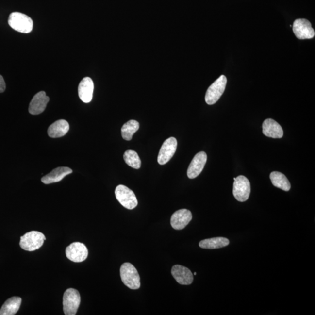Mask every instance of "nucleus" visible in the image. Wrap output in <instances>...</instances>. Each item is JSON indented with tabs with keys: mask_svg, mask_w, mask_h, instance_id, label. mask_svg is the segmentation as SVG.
<instances>
[{
	"mask_svg": "<svg viewBox=\"0 0 315 315\" xmlns=\"http://www.w3.org/2000/svg\"><path fill=\"white\" fill-rule=\"evenodd\" d=\"M196 274H197V273H196V272L194 273V275H195V276L196 275Z\"/></svg>",
	"mask_w": 315,
	"mask_h": 315,
	"instance_id": "25",
	"label": "nucleus"
},
{
	"mask_svg": "<svg viewBox=\"0 0 315 315\" xmlns=\"http://www.w3.org/2000/svg\"><path fill=\"white\" fill-rule=\"evenodd\" d=\"M230 241L224 237H216L203 240L199 243V247L206 249H216L229 245Z\"/></svg>",
	"mask_w": 315,
	"mask_h": 315,
	"instance_id": "20",
	"label": "nucleus"
},
{
	"mask_svg": "<svg viewBox=\"0 0 315 315\" xmlns=\"http://www.w3.org/2000/svg\"><path fill=\"white\" fill-rule=\"evenodd\" d=\"M49 102V98L46 95L45 92H38L31 100L29 107V112L33 115L42 114L45 111Z\"/></svg>",
	"mask_w": 315,
	"mask_h": 315,
	"instance_id": "14",
	"label": "nucleus"
},
{
	"mask_svg": "<svg viewBox=\"0 0 315 315\" xmlns=\"http://www.w3.org/2000/svg\"><path fill=\"white\" fill-rule=\"evenodd\" d=\"M66 254L71 261L80 263L85 261L87 258L88 250L83 243L74 242L66 248Z\"/></svg>",
	"mask_w": 315,
	"mask_h": 315,
	"instance_id": "8",
	"label": "nucleus"
},
{
	"mask_svg": "<svg viewBox=\"0 0 315 315\" xmlns=\"http://www.w3.org/2000/svg\"><path fill=\"white\" fill-rule=\"evenodd\" d=\"M117 200L124 207L133 210L137 206L138 201L134 193L124 185H118L115 189Z\"/></svg>",
	"mask_w": 315,
	"mask_h": 315,
	"instance_id": "6",
	"label": "nucleus"
},
{
	"mask_svg": "<svg viewBox=\"0 0 315 315\" xmlns=\"http://www.w3.org/2000/svg\"><path fill=\"white\" fill-rule=\"evenodd\" d=\"M70 126L67 121L59 120L55 121L49 127L48 131L49 136L51 138H60L67 133Z\"/></svg>",
	"mask_w": 315,
	"mask_h": 315,
	"instance_id": "18",
	"label": "nucleus"
},
{
	"mask_svg": "<svg viewBox=\"0 0 315 315\" xmlns=\"http://www.w3.org/2000/svg\"><path fill=\"white\" fill-rule=\"evenodd\" d=\"M172 275L179 284L190 285L193 282V274L189 268L181 265H173L171 270Z\"/></svg>",
	"mask_w": 315,
	"mask_h": 315,
	"instance_id": "13",
	"label": "nucleus"
},
{
	"mask_svg": "<svg viewBox=\"0 0 315 315\" xmlns=\"http://www.w3.org/2000/svg\"><path fill=\"white\" fill-rule=\"evenodd\" d=\"M22 299L18 297L10 298L2 306L0 315H14L18 311L21 306Z\"/></svg>",
	"mask_w": 315,
	"mask_h": 315,
	"instance_id": "19",
	"label": "nucleus"
},
{
	"mask_svg": "<svg viewBox=\"0 0 315 315\" xmlns=\"http://www.w3.org/2000/svg\"><path fill=\"white\" fill-rule=\"evenodd\" d=\"M192 214L190 210L181 209L173 214L170 218V224L173 229L182 230L192 221Z\"/></svg>",
	"mask_w": 315,
	"mask_h": 315,
	"instance_id": "12",
	"label": "nucleus"
},
{
	"mask_svg": "<svg viewBox=\"0 0 315 315\" xmlns=\"http://www.w3.org/2000/svg\"><path fill=\"white\" fill-rule=\"evenodd\" d=\"M73 173V170L68 167H58L48 175L43 176L41 181L43 183L49 184L56 183L62 180L66 176Z\"/></svg>",
	"mask_w": 315,
	"mask_h": 315,
	"instance_id": "17",
	"label": "nucleus"
},
{
	"mask_svg": "<svg viewBox=\"0 0 315 315\" xmlns=\"http://www.w3.org/2000/svg\"><path fill=\"white\" fill-rule=\"evenodd\" d=\"M140 128L139 123L134 120H131L124 124L121 128V135L124 140L131 141L133 136Z\"/></svg>",
	"mask_w": 315,
	"mask_h": 315,
	"instance_id": "22",
	"label": "nucleus"
},
{
	"mask_svg": "<svg viewBox=\"0 0 315 315\" xmlns=\"http://www.w3.org/2000/svg\"><path fill=\"white\" fill-rule=\"evenodd\" d=\"M120 273L124 284L132 290H137L140 288L139 274L134 266L130 263H124L120 267Z\"/></svg>",
	"mask_w": 315,
	"mask_h": 315,
	"instance_id": "1",
	"label": "nucleus"
},
{
	"mask_svg": "<svg viewBox=\"0 0 315 315\" xmlns=\"http://www.w3.org/2000/svg\"><path fill=\"white\" fill-rule=\"evenodd\" d=\"M8 24L13 30L19 33H30L33 29V23L30 17L18 12H14L10 15Z\"/></svg>",
	"mask_w": 315,
	"mask_h": 315,
	"instance_id": "2",
	"label": "nucleus"
},
{
	"mask_svg": "<svg viewBox=\"0 0 315 315\" xmlns=\"http://www.w3.org/2000/svg\"><path fill=\"white\" fill-rule=\"evenodd\" d=\"M45 240L46 237L42 232L33 231L21 237L19 245L23 249L33 251L42 247Z\"/></svg>",
	"mask_w": 315,
	"mask_h": 315,
	"instance_id": "3",
	"label": "nucleus"
},
{
	"mask_svg": "<svg viewBox=\"0 0 315 315\" xmlns=\"http://www.w3.org/2000/svg\"><path fill=\"white\" fill-rule=\"evenodd\" d=\"M293 30L299 39H309L315 36V31L311 22L305 19H298L294 21Z\"/></svg>",
	"mask_w": 315,
	"mask_h": 315,
	"instance_id": "9",
	"label": "nucleus"
},
{
	"mask_svg": "<svg viewBox=\"0 0 315 315\" xmlns=\"http://www.w3.org/2000/svg\"><path fill=\"white\" fill-rule=\"evenodd\" d=\"M123 158L125 163L133 168H140L141 161L137 153L133 150H128L124 152Z\"/></svg>",
	"mask_w": 315,
	"mask_h": 315,
	"instance_id": "23",
	"label": "nucleus"
},
{
	"mask_svg": "<svg viewBox=\"0 0 315 315\" xmlns=\"http://www.w3.org/2000/svg\"><path fill=\"white\" fill-rule=\"evenodd\" d=\"M227 83L226 77L222 75L209 86L205 96L208 105H212L217 102L224 92Z\"/></svg>",
	"mask_w": 315,
	"mask_h": 315,
	"instance_id": "5",
	"label": "nucleus"
},
{
	"mask_svg": "<svg viewBox=\"0 0 315 315\" xmlns=\"http://www.w3.org/2000/svg\"><path fill=\"white\" fill-rule=\"evenodd\" d=\"M6 85H5V81L1 75H0V93H2L5 90Z\"/></svg>",
	"mask_w": 315,
	"mask_h": 315,
	"instance_id": "24",
	"label": "nucleus"
},
{
	"mask_svg": "<svg viewBox=\"0 0 315 315\" xmlns=\"http://www.w3.org/2000/svg\"><path fill=\"white\" fill-rule=\"evenodd\" d=\"M206 153L201 151L198 153L193 158L187 169V176L190 179H195L200 174L206 164Z\"/></svg>",
	"mask_w": 315,
	"mask_h": 315,
	"instance_id": "11",
	"label": "nucleus"
},
{
	"mask_svg": "<svg viewBox=\"0 0 315 315\" xmlns=\"http://www.w3.org/2000/svg\"><path fill=\"white\" fill-rule=\"evenodd\" d=\"M178 142L174 137L167 138L162 146L158 156V163L165 165L170 160L176 151Z\"/></svg>",
	"mask_w": 315,
	"mask_h": 315,
	"instance_id": "10",
	"label": "nucleus"
},
{
	"mask_svg": "<svg viewBox=\"0 0 315 315\" xmlns=\"http://www.w3.org/2000/svg\"><path fill=\"white\" fill-rule=\"evenodd\" d=\"M94 85L93 81L89 77H85L80 82L79 89V95L80 99L84 103H89L93 97Z\"/></svg>",
	"mask_w": 315,
	"mask_h": 315,
	"instance_id": "15",
	"label": "nucleus"
},
{
	"mask_svg": "<svg viewBox=\"0 0 315 315\" xmlns=\"http://www.w3.org/2000/svg\"><path fill=\"white\" fill-rule=\"evenodd\" d=\"M262 128L263 133L268 137L281 138L284 134L282 126L271 118H267L264 121Z\"/></svg>",
	"mask_w": 315,
	"mask_h": 315,
	"instance_id": "16",
	"label": "nucleus"
},
{
	"mask_svg": "<svg viewBox=\"0 0 315 315\" xmlns=\"http://www.w3.org/2000/svg\"><path fill=\"white\" fill-rule=\"evenodd\" d=\"M270 178L274 186L278 187L285 192H288L290 190V181L283 173L277 171L271 172Z\"/></svg>",
	"mask_w": 315,
	"mask_h": 315,
	"instance_id": "21",
	"label": "nucleus"
},
{
	"mask_svg": "<svg viewBox=\"0 0 315 315\" xmlns=\"http://www.w3.org/2000/svg\"><path fill=\"white\" fill-rule=\"evenodd\" d=\"M233 195L237 200L245 202L249 198L251 188L249 181L243 175L234 178Z\"/></svg>",
	"mask_w": 315,
	"mask_h": 315,
	"instance_id": "7",
	"label": "nucleus"
},
{
	"mask_svg": "<svg viewBox=\"0 0 315 315\" xmlns=\"http://www.w3.org/2000/svg\"><path fill=\"white\" fill-rule=\"evenodd\" d=\"M81 302L79 292L76 289L68 288L63 296V311L66 315H75L77 314Z\"/></svg>",
	"mask_w": 315,
	"mask_h": 315,
	"instance_id": "4",
	"label": "nucleus"
}]
</instances>
